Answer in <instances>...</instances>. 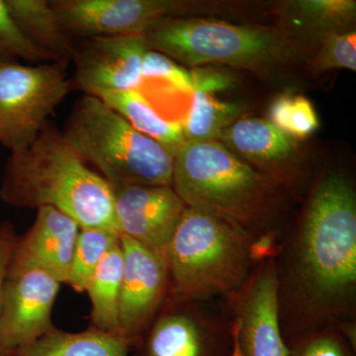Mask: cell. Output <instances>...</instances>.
<instances>
[{
	"label": "cell",
	"instance_id": "6da1fadb",
	"mask_svg": "<svg viewBox=\"0 0 356 356\" xmlns=\"http://www.w3.org/2000/svg\"><path fill=\"white\" fill-rule=\"evenodd\" d=\"M278 266V262H277ZM281 329L286 343L353 317L356 297V194L327 175L314 189L278 266Z\"/></svg>",
	"mask_w": 356,
	"mask_h": 356
},
{
	"label": "cell",
	"instance_id": "7a4b0ae2",
	"mask_svg": "<svg viewBox=\"0 0 356 356\" xmlns=\"http://www.w3.org/2000/svg\"><path fill=\"white\" fill-rule=\"evenodd\" d=\"M0 198L16 208H55L81 228L116 231L111 185L50 121L26 151L7 159Z\"/></svg>",
	"mask_w": 356,
	"mask_h": 356
},
{
	"label": "cell",
	"instance_id": "3957f363",
	"mask_svg": "<svg viewBox=\"0 0 356 356\" xmlns=\"http://www.w3.org/2000/svg\"><path fill=\"white\" fill-rule=\"evenodd\" d=\"M277 182L219 140H186L173 161L172 188L186 207L219 218L254 240L269 234Z\"/></svg>",
	"mask_w": 356,
	"mask_h": 356
},
{
	"label": "cell",
	"instance_id": "277c9868",
	"mask_svg": "<svg viewBox=\"0 0 356 356\" xmlns=\"http://www.w3.org/2000/svg\"><path fill=\"white\" fill-rule=\"evenodd\" d=\"M254 238L243 229L193 208H185L166 250L168 299L231 301L254 271Z\"/></svg>",
	"mask_w": 356,
	"mask_h": 356
},
{
	"label": "cell",
	"instance_id": "5b68a950",
	"mask_svg": "<svg viewBox=\"0 0 356 356\" xmlns=\"http://www.w3.org/2000/svg\"><path fill=\"white\" fill-rule=\"evenodd\" d=\"M63 134L112 186L172 187L173 154L95 96L84 95L76 102Z\"/></svg>",
	"mask_w": 356,
	"mask_h": 356
},
{
	"label": "cell",
	"instance_id": "8992f818",
	"mask_svg": "<svg viewBox=\"0 0 356 356\" xmlns=\"http://www.w3.org/2000/svg\"><path fill=\"white\" fill-rule=\"evenodd\" d=\"M149 50L192 69L227 65L259 69L280 60L285 38L280 30L257 25L172 16L144 33Z\"/></svg>",
	"mask_w": 356,
	"mask_h": 356
},
{
	"label": "cell",
	"instance_id": "52a82bcc",
	"mask_svg": "<svg viewBox=\"0 0 356 356\" xmlns=\"http://www.w3.org/2000/svg\"><path fill=\"white\" fill-rule=\"evenodd\" d=\"M67 63H0V145L10 154L31 146L74 88Z\"/></svg>",
	"mask_w": 356,
	"mask_h": 356
},
{
	"label": "cell",
	"instance_id": "ba28073f",
	"mask_svg": "<svg viewBox=\"0 0 356 356\" xmlns=\"http://www.w3.org/2000/svg\"><path fill=\"white\" fill-rule=\"evenodd\" d=\"M62 284L40 267L8 262L1 293L0 353H13L55 329L51 313Z\"/></svg>",
	"mask_w": 356,
	"mask_h": 356
},
{
	"label": "cell",
	"instance_id": "9c48e42d",
	"mask_svg": "<svg viewBox=\"0 0 356 356\" xmlns=\"http://www.w3.org/2000/svg\"><path fill=\"white\" fill-rule=\"evenodd\" d=\"M231 324H221L195 302L166 299L153 322L133 343V356H229Z\"/></svg>",
	"mask_w": 356,
	"mask_h": 356
},
{
	"label": "cell",
	"instance_id": "30bf717a",
	"mask_svg": "<svg viewBox=\"0 0 356 356\" xmlns=\"http://www.w3.org/2000/svg\"><path fill=\"white\" fill-rule=\"evenodd\" d=\"M65 32L74 38L144 35L159 20L178 16L180 0H51Z\"/></svg>",
	"mask_w": 356,
	"mask_h": 356
},
{
	"label": "cell",
	"instance_id": "8fae6325",
	"mask_svg": "<svg viewBox=\"0 0 356 356\" xmlns=\"http://www.w3.org/2000/svg\"><path fill=\"white\" fill-rule=\"evenodd\" d=\"M238 343L245 356H289L280 322V278L276 257L255 266L231 300Z\"/></svg>",
	"mask_w": 356,
	"mask_h": 356
},
{
	"label": "cell",
	"instance_id": "7c38bea8",
	"mask_svg": "<svg viewBox=\"0 0 356 356\" xmlns=\"http://www.w3.org/2000/svg\"><path fill=\"white\" fill-rule=\"evenodd\" d=\"M74 42L72 58L76 81L86 95L140 89L142 67L149 50L143 35L95 36Z\"/></svg>",
	"mask_w": 356,
	"mask_h": 356
},
{
	"label": "cell",
	"instance_id": "4fadbf2b",
	"mask_svg": "<svg viewBox=\"0 0 356 356\" xmlns=\"http://www.w3.org/2000/svg\"><path fill=\"white\" fill-rule=\"evenodd\" d=\"M120 242L123 273L119 327L122 336L135 343L165 303L170 276L165 257L128 236H120Z\"/></svg>",
	"mask_w": 356,
	"mask_h": 356
},
{
	"label": "cell",
	"instance_id": "5bb4252c",
	"mask_svg": "<svg viewBox=\"0 0 356 356\" xmlns=\"http://www.w3.org/2000/svg\"><path fill=\"white\" fill-rule=\"evenodd\" d=\"M115 229L165 257L184 214V201L172 186L113 185Z\"/></svg>",
	"mask_w": 356,
	"mask_h": 356
},
{
	"label": "cell",
	"instance_id": "9a60e30c",
	"mask_svg": "<svg viewBox=\"0 0 356 356\" xmlns=\"http://www.w3.org/2000/svg\"><path fill=\"white\" fill-rule=\"evenodd\" d=\"M81 226L53 207L37 209L31 228L18 236L10 262L40 267L65 284Z\"/></svg>",
	"mask_w": 356,
	"mask_h": 356
},
{
	"label": "cell",
	"instance_id": "2e32d148",
	"mask_svg": "<svg viewBox=\"0 0 356 356\" xmlns=\"http://www.w3.org/2000/svg\"><path fill=\"white\" fill-rule=\"evenodd\" d=\"M218 140L243 161L264 168L277 184L285 177L283 166L296 152L295 140L268 119L240 118L222 131Z\"/></svg>",
	"mask_w": 356,
	"mask_h": 356
},
{
	"label": "cell",
	"instance_id": "e0dca14e",
	"mask_svg": "<svg viewBox=\"0 0 356 356\" xmlns=\"http://www.w3.org/2000/svg\"><path fill=\"white\" fill-rule=\"evenodd\" d=\"M193 79L192 102L182 123L186 140H218L222 131L241 118V103L222 102L216 97L233 83L229 74L219 70L195 67L191 70Z\"/></svg>",
	"mask_w": 356,
	"mask_h": 356
},
{
	"label": "cell",
	"instance_id": "ac0fdd59",
	"mask_svg": "<svg viewBox=\"0 0 356 356\" xmlns=\"http://www.w3.org/2000/svg\"><path fill=\"white\" fill-rule=\"evenodd\" d=\"M134 341L95 327L79 332L51 330L32 343L6 356H128Z\"/></svg>",
	"mask_w": 356,
	"mask_h": 356
},
{
	"label": "cell",
	"instance_id": "d6986e66",
	"mask_svg": "<svg viewBox=\"0 0 356 356\" xmlns=\"http://www.w3.org/2000/svg\"><path fill=\"white\" fill-rule=\"evenodd\" d=\"M23 35L57 60H70L74 40L65 32L51 7V0H6Z\"/></svg>",
	"mask_w": 356,
	"mask_h": 356
},
{
	"label": "cell",
	"instance_id": "ffe728a7",
	"mask_svg": "<svg viewBox=\"0 0 356 356\" xmlns=\"http://www.w3.org/2000/svg\"><path fill=\"white\" fill-rule=\"evenodd\" d=\"M98 98L121 115L138 132L163 145L173 156L186 142L182 123L166 120L161 116L140 89L116 91Z\"/></svg>",
	"mask_w": 356,
	"mask_h": 356
},
{
	"label": "cell",
	"instance_id": "44dd1931",
	"mask_svg": "<svg viewBox=\"0 0 356 356\" xmlns=\"http://www.w3.org/2000/svg\"><path fill=\"white\" fill-rule=\"evenodd\" d=\"M122 273L123 252L119 240L103 257L86 286V292L91 303L90 327L110 334H121L119 303Z\"/></svg>",
	"mask_w": 356,
	"mask_h": 356
},
{
	"label": "cell",
	"instance_id": "7402d4cb",
	"mask_svg": "<svg viewBox=\"0 0 356 356\" xmlns=\"http://www.w3.org/2000/svg\"><path fill=\"white\" fill-rule=\"evenodd\" d=\"M288 17L302 30L323 39L332 33L348 31L355 22V0H298L285 9Z\"/></svg>",
	"mask_w": 356,
	"mask_h": 356
},
{
	"label": "cell",
	"instance_id": "603a6c76",
	"mask_svg": "<svg viewBox=\"0 0 356 356\" xmlns=\"http://www.w3.org/2000/svg\"><path fill=\"white\" fill-rule=\"evenodd\" d=\"M120 240L115 229L81 228L65 284L77 293L86 292L88 281L103 257Z\"/></svg>",
	"mask_w": 356,
	"mask_h": 356
},
{
	"label": "cell",
	"instance_id": "cb8c5ba5",
	"mask_svg": "<svg viewBox=\"0 0 356 356\" xmlns=\"http://www.w3.org/2000/svg\"><path fill=\"white\" fill-rule=\"evenodd\" d=\"M268 120L292 140H304L320 125L310 100L301 95H281L269 108Z\"/></svg>",
	"mask_w": 356,
	"mask_h": 356
},
{
	"label": "cell",
	"instance_id": "d4e9b609",
	"mask_svg": "<svg viewBox=\"0 0 356 356\" xmlns=\"http://www.w3.org/2000/svg\"><path fill=\"white\" fill-rule=\"evenodd\" d=\"M41 65L58 60L29 41L14 21L6 0H0V63Z\"/></svg>",
	"mask_w": 356,
	"mask_h": 356
},
{
	"label": "cell",
	"instance_id": "484cf974",
	"mask_svg": "<svg viewBox=\"0 0 356 356\" xmlns=\"http://www.w3.org/2000/svg\"><path fill=\"white\" fill-rule=\"evenodd\" d=\"M289 356H355V351L336 324L312 330L287 344Z\"/></svg>",
	"mask_w": 356,
	"mask_h": 356
},
{
	"label": "cell",
	"instance_id": "4316f807",
	"mask_svg": "<svg viewBox=\"0 0 356 356\" xmlns=\"http://www.w3.org/2000/svg\"><path fill=\"white\" fill-rule=\"evenodd\" d=\"M316 67L321 72L334 69L356 70L355 30L332 33L321 39Z\"/></svg>",
	"mask_w": 356,
	"mask_h": 356
},
{
	"label": "cell",
	"instance_id": "83f0119b",
	"mask_svg": "<svg viewBox=\"0 0 356 356\" xmlns=\"http://www.w3.org/2000/svg\"><path fill=\"white\" fill-rule=\"evenodd\" d=\"M142 76L143 81L147 79H163L182 92L191 95L193 91L191 70L184 69L172 58L159 51H147L143 60Z\"/></svg>",
	"mask_w": 356,
	"mask_h": 356
},
{
	"label": "cell",
	"instance_id": "f1b7e54d",
	"mask_svg": "<svg viewBox=\"0 0 356 356\" xmlns=\"http://www.w3.org/2000/svg\"><path fill=\"white\" fill-rule=\"evenodd\" d=\"M17 236L13 222L4 221L0 225V310H1L2 286L6 278L7 266H8Z\"/></svg>",
	"mask_w": 356,
	"mask_h": 356
},
{
	"label": "cell",
	"instance_id": "f546056e",
	"mask_svg": "<svg viewBox=\"0 0 356 356\" xmlns=\"http://www.w3.org/2000/svg\"><path fill=\"white\" fill-rule=\"evenodd\" d=\"M232 339H233V346H232L231 355L229 356H245L243 355L242 348H241L240 343H238V336L235 327L231 323Z\"/></svg>",
	"mask_w": 356,
	"mask_h": 356
},
{
	"label": "cell",
	"instance_id": "4dcf8cb0",
	"mask_svg": "<svg viewBox=\"0 0 356 356\" xmlns=\"http://www.w3.org/2000/svg\"><path fill=\"white\" fill-rule=\"evenodd\" d=\"M0 356H6V355H4V353H0Z\"/></svg>",
	"mask_w": 356,
	"mask_h": 356
}]
</instances>
